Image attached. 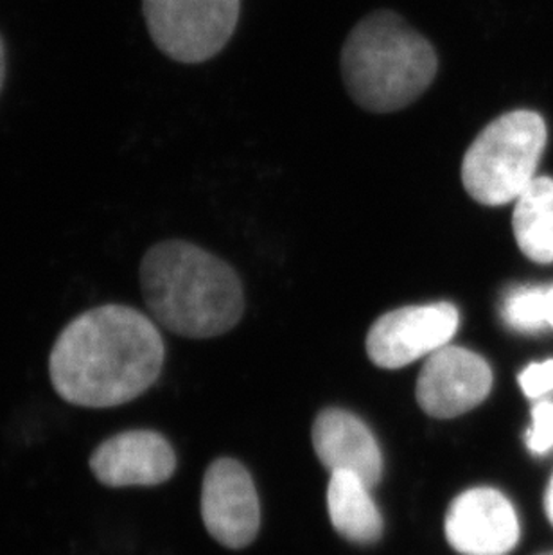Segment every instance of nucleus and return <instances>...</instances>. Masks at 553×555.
<instances>
[{"mask_svg": "<svg viewBox=\"0 0 553 555\" xmlns=\"http://www.w3.org/2000/svg\"><path fill=\"white\" fill-rule=\"evenodd\" d=\"M164 362L155 320L130 306L105 305L63 327L49 354V377L65 403L114 409L146 393Z\"/></svg>", "mask_w": 553, "mask_h": 555, "instance_id": "nucleus-1", "label": "nucleus"}, {"mask_svg": "<svg viewBox=\"0 0 553 555\" xmlns=\"http://www.w3.org/2000/svg\"><path fill=\"white\" fill-rule=\"evenodd\" d=\"M141 289L147 311L164 330L185 338H215L245 311L234 268L182 240L153 245L142 257Z\"/></svg>", "mask_w": 553, "mask_h": 555, "instance_id": "nucleus-2", "label": "nucleus"}, {"mask_svg": "<svg viewBox=\"0 0 553 555\" xmlns=\"http://www.w3.org/2000/svg\"><path fill=\"white\" fill-rule=\"evenodd\" d=\"M339 68L350 100L372 114L412 105L434 83V46L394 11H374L356 24L342 48Z\"/></svg>", "mask_w": 553, "mask_h": 555, "instance_id": "nucleus-3", "label": "nucleus"}, {"mask_svg": "<svg viewBox=\"0 0 553 555\" xmlns=\"http://www.w3.org/2000/svg\"><path fill=\"white\" fill-rule=\"evenodd\" d=\"M546 139V122L538 112H506L489 122L462 160L465 191L487 207L516 202L536 179Z\"/></svg>", "mask_w": 553, "mask_h": 555, "instance_id": "nucleus-4", "label": "nucleus"}, {"mask_svg": "<svg viewBox=\"0 0 553 555\" xmlns=\"http://www.w3.org/2000/svg\"><path fill=\"white\" fill-rule=\"evenodd\" d=\"M147 33L167 59L202 63L229 43L241 0H142Z\"/></svg>", "mask_w": 553, "mask_h": 555, "instance_id": "nucleus-5", "label": "nucleus"}, {"mask_svg": "<svg viewBox=\"0 0 553 555\" xmlns=\"http://www.w3.org/2000/svg\"><path fill=\"white\" fill-rule=\"evenodd\" d=\"M523 534L522 513L501 489H467L449 505L446 538L459 554L511 555Z\"/></svg>", "mask_w": 553, "mask_h": 555, "instance_id": "nucleus-6", "label": "nucleus"}, {"mask_svg": "<svg viewBox=\"0 0 553 555\" xmlns=\"http://www.w3.org/2000/svg\"><path fill=\"white\" fill-rule=\"evenodd\" d=\"M459 322V311L449 302L388 311L369 331L366 352L377 367H407L448 346Z\"/></svg>", "mask_w": 553, "mask_h": 555, "instance_id": "nucleus-7", "label": "nucleus"}, {"mask_svg": "<svg viewBox=\"0 0 553 555\" xmlns=\"http://www.w3.org/2000/svg\"><path fill=\"white\" fill-rule=\"evenodd\" d=\"M492 388L494 371L486 358L462 347L443 346L424 363L415 396L429 417L453 420L480 406Z\"/></svg>", "mask_w": 553, "mask_h": 555, "instance_id": "nucleus-8", "label": "nucleus"}, {"mask_svg": "<svg viewBox=\"0 0 553 555\" xmlns=\"http://www.w3.org/2000/svg\"><path fill=\"white\" fill-rule=\"evenodd\" d=\"M205 529L227 548L252 545L261 527V505L245 467L232 459H218L205 472L202 488Z\"/></svg>", "mask_w": 553, "mask_h": 555, "instance_id": "nucleus-9", "label": "nucleus"}, {"mask_svg": "<svg viewBox=\"0 0 553 555\" xmlns=\"http://www.w3.org/2000/svg\"><path fill=\"white\" fill-rule=\"evenodd\" d=\"M89 466L105 488H153L175 475L177 453L158 431H120L92 451Z\"/></svg>", "mask_w": 553, "mask_h": 555, "instance_id": "nucleus-10", "label": "nucleus"}, {"mask_svg": "<svg viewBox=\"0 0 553 555\" xmlns=\"http://www.w3.org/2000/svg\"><path fill=\"white\" fill-rule=\"evenodd\" d=\"M314 451L331 472L352 473L369 488L382 480L383 456L372 431L355 414L330 409L314 421Z\"/></svg>", "mask_w": 553, "mask_h": 555, "instance_id": "nucleus-11", "label": "nucleus"}, {"mask_svg": "<svg viewBox=\"0 0 553 555\" xmlns=\"http://www.w3.org/2000/svg\"><path fill=\"white\" fill-rule=\"evenodd\" d=\"M366 486L352 473L333 472L327 488L331 524L342 538L369 545L383 534V518Z\"/></svg>", "mask_w": 553, "mask_h": 555, "instance_id": "nucleus-12", "label": "nucleus"}, {"mask_svg": "<svg viewBox=\"0 0 553 555\" xmlns=\"http://www.w3.org/2000/svg\"><path fill=\"white\" fill-rule=\"evenodd\" d=\"M512 232L528 261L553 267V179L536 177L517 196Z\"/></svg>", "mask_w": 553, "mask_h": 555, "instance_id": "nucleus-13", "label": "nucleus"}, {"mask_svg": "<svg viewBox=\"0 0 553 555\" xmlns=\"http://www.w3.org/2000/svg\"><path fill=\"white\" fill-rule=\"evenodd\" d=\"M546 283H519L501 295L498 313L514 335L539 338L550 336L546 320Z\"/></svg>", "mask_w": 553, "mask_h": 555, "instance_id": "nucleus-14", "label": "nucleus"}, {"mask_svg": "<svg viewBox=\"0 0 553 555\" xmlns=\"http://www.w3.org/2000/svg\"><path fill=\"white\" fill-rule=\"evenodd\" d=\"M523 444L528 455L538 461L553 459V399L530 404L528 425L523 430Z\"/></svg>", "mask_w": 553, "mask_h": 555, "instance_id": "nucleus-15", "label": "nucleus"}, {"mask_svg": "<svg viewBox=\"0 0 553 555\" xmlns=\"http://www.w3.org/2000/svg\"><path fill=\"white\" fill-rule=\"evenodd\" d=\"M516 382L523 398L530 404L553 399V354L528 362L517 372Z\"/></svg>", "mask_w": 553, "mask_h": 555, "instance_id": "nucleus-16", "label": "nucleus"}, {"mask_svg": "<svg viewBox=\"0 0 553 555\" xmlns=\"http://www.w3.org/2000/svg\"><path fill=\"white\" fill-rule=\"evenodd\" d=\"M541 511H543L544 521L553 532V466L546 477V482H544L543 493H541Z\"/></svg>", "mask_w": 553, "mask_h": 555, "instance_id": "nucleus-17", "label": "nucleus"}, {"mask_svg": "<svg viewBox=\"0 0 553 555\" xmlns=\"http://www.w3.org/2000/svg\"><path fill=\"white\" fill-rule=\"evenodd\" d=\"M546 320H549L550 336H553V281L546 283Z\"/></svg>", "mask_w": 553, "mask_h": 555, "instance_id": "nucleus-18", "label": "nucleus"}, {"mask_svg": "<svg viewBox=\"0 0 553 555\" xmlns=\"http://www.w3.org/2000/svg\"><path fill=\"white\" fill-rule=\"evenodd\" d=\"M5 79V48L4 42H2V37H0V92H2V87H4Z\"/></svg>", "mask_w": 553, "mask_h": 555, "instance_id": "nucleus-19", "label": "nucleus"}, {"mask_svg": "<svg viewBox=\"0 0 553 555\" xmlns=\"http://www.w3.org/2000/svg\"><path fill=\"white\" fill-rule=\"evenodd\" d=\"M533 555H553V546H550V548H544V551H539L538 554Z\"/></svg>", "mask_w": 553, "mask_h": 555, "instance_id": "nucleus-20", "label": "nucleus"}]
</instances>
